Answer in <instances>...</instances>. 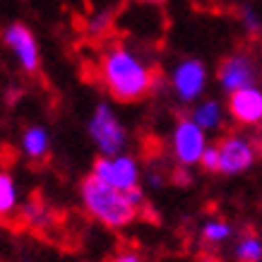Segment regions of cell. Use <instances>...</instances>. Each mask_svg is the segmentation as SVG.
Instances as JSON below:
<instances>
[{"instance_id":"6da1fadb","label":"cell","mask_w":262,"mask_h":262,"mask_svg":"<svg viewBox=\"0 0 262 262\" xmlns=\"http://www.w3.org/2000/svg\"><path fill=\"white\" fill-rule=\"evenodd\" d=\"M96 80L118 103H137L161 84L157 65L127 43H111L96 60Z\"/></svg>"},{"instance_id":"7a4b0ae2","label":"cell","mask_w":262,"mask_h":262,"mask_svg":"<svg viewBox=\"0 0 262 262\" xmlns=\"http://www.w3.org/2000/svg\"><path fill=\"white\" fill-rule=\"evenodd\" d=\"M80 205L89 219L101 224L103 229L120 231L127 229L142 216V209L130 200V195L123 190H116L111 185L99 181L96 176H84L77 188Z\"/></svg>"},{"instance_id":"3957f363","label":"cell","mask_w":262,"mask_h":262,"mask_svg":"<svg viewBox=\"0 0 262 262\" xmlns=\"http://www.w3.org/2000/svg\"><path fill=\"white\" fill-rule=\"evenodd\" d=\"M87 135L99 157H116L130 147V130L108 101H99L92 108L87 120Z\"/></svg>"},{"instance_id":"277c9868","label":"cell","mask_w":262,"mask_h":262,"mask_svg":"<svg viewBox=\"0 0 262 262\" xmlns=\"http://www.w3.org/2000/svg\"><path fill=\"white\" fill-rule=\"evenodd\" d=\"M216 149H219V176L236 178L246 176L257 164L262 142L246 133H229L222 140H216Z\"/></svg>"},{"instance_id":"5b68a950","label":"cell","mask_w":262,"mask_h":262,"mask_svg":"<svg viewBox=\"0 0 262 262\" xmlns=\"http://www.w3.org/2000/svg\"><path fill=\"white\" fill-rule=\"evenodd\" d=\"M166 84L176 101L183 103V106H192L205 96L207 84H209V70L200 58H181L168 70Z\"/></svg>"},{"instance_id":"8992f818","label":"cell","mask_w":262,"mask_h":262,"mask_svg":"<svg viewBox=\"0 0 262 262\" xmlns=\"http://www.w3.org/2000/svg\"><path fill=\"white\" fill-rule=\"evenodd\" d=\"M207 133L195 123V120L183 113L178 116L171 127V140H168V151L171 159L178 164V168H192L202 159V151L207 149Z\"/></svg>"},{"instance_id":"52a82bcc","label":"cell","mask_w":262,"mask_h":262,"mask_svg":"<svg viewBox=\"0 0 262 262\" xmlns=\"http://www.w3.org/2000/svg\"><path fill=\"white\" fill-rule=\"evenodd\" d=\"M214 77L224 94H233L238 89L260 84L262 68L260 60L250 51H233V53H229V56H224L219 60Z\"/></svg>"},{"instance_id":"ba28073f","label":"cell","mask_w":262,"mask_h":262,"mask_svg":"<svg viewBox=\"0 0 262 262\" xmlns=\"http://www.w3.org/2000/svg\"><path fill=\"white\" fill-rule=\"evenodd\" d=\"M92 176L116 190L130 192L137 185H142V164L135 154L123 151L116 157H96L92 164Z\"/></svg>"},{"instance_id":"9c48e42d","label":"cell","mask_w":262,"mask_h":262,"mask_svg":"<svg viewBox=\"0 0 262 262\" xmlns=\"http://www.w3.org/2000/svg\"><path fill=\"white\" fill-rule=\"evenodd\" d=\"M0 39L5 43L12 58L17 60V65L22 68L27 75H36L41 70V46L36 34L22 22H12L8 24L3 32H0Z\"/></svg>"},{"instance_id":"30bf717a","label":"cell","mask_w":262,"mask_h":262,"mask_svg":"<svg viewBox=\"0 0 262 262\" xmlns=\"http://www.w3.org/2000/svg\"><path fill=\"white\" fill-rule=\"evenodd\" d=\"M226 113L238 127L257 130L262 127V87H246L229 94L226 99Z\"/></svg>"},{"instance_id":"8fae6325","label":"cell","mask_w":262,"mask_h":262,"mask_svg":"<svg viewBox=\"0 0 262 262\" xmlns=\"http://www.w3.org/2000/svg\"><path fill=\"white\" fill-rule=\"evenodd\" d=\"M195 123H198L207 135L209 133H219L226 125V103H222L216 96H202L200 101H195L190 106V113H188Z\"/></svg>"},{"instance_id":"7c38bea8","label":"cell","mask_w":262,"mask_h":262,"mask_svg":"<svg viewBox=\"0 0 262 262\" xmlns=\"http://www.w3.org/2000/svg\"><path fill=\"white\" fill-rule=\"evenodd\" d=\"M19 149L22 157L32 164H41L51 157V133L46 125L34 123V125L24 127L22 137H19Z\"/></svg>"},{"instance_id":"4fadbf2b","label":"cell","mask_w":262,"mask_h":262,"mask_svg":"<svg viewBox=\"0 0 262 262\" xmlns=\"http://www.w3.org/2000/svg\"><path fill=\"white\" fill-rule=\"evenodd\" d=\"M17 216H19V222L27 229H32V231H43L56 222L53 207L48 205L41 195H32V198L24 200L22 205H19V209H17Z\"/></svg>"},{"instance_id":"5bb4252c","label":"cell","mask_w":262,"mask_h":262,"mask_svg":"<svg viewBox=\"0 0 262 262\" xmlns=\"http://www.w3.org/2000/svg\"><path fill=\"white\" fill-rule=\"evenodd\" d=\"M236 236V229H233V224L229 219H224V216H207L205 222L200 224V241H202V246L205 248H216L226 246L231 243Z\"/></svg>"},{"instance_id":"9a60e30c","label":"cell","mask_w":262,"mask_h":262,"mask_svg":"<svg viewBox=\"0 0 262 262\" xmlns=\"http://www.w3.org/2000/svg\"><path fill=\"white\" fill-rule=\"evenodd\" d=\"M233 262H262V233L253 226H246L231 246Z\"/></svg>"},{"instance_id":"2e32d148","label":"cell","mask_w":262,"mask_h":262,"mask_svg":"<svg viewBox=\"0 0 262 262\" xmlns=\"http://www.w3.org/2000/svg\"><path fill=\"white\" fill-rule=\"evenodd\" d=\"M19 205H22L19 202V185H17L15 176L0 168V222L15 216Z\"/></svg>"},{"instance_id":"e0dca14e","label":"cell","mask_w":262,"mask_h":262,"mask_svg":"<svg viewBox=\"0 0 262 262\" xmlns=\"http://www.w3.org/2000/svg\"><path fill=\"white\" fill-rule=\"evenodd\" d=\"M236 19H238L241 29L246 32V36H250V39H260L262 36V15L255 5H250V3L238 5L236 8Z\"/></svg>"},{"instance_id":"ac0fdd59","label":"cell","mask_w":262,"mask_h":262,"mask_svg":"<svg viewBox=\"0 0 262 262\" xmlns=\"http://www.w3.org/2000/svg\"><path fill=\"white\" fill-rule=\"evenodd\" d=\"M111 27H113V12L103 10V12H96V15L89 17L87 34L89 36H103V34L111 32Z\"/></svg>"},{"instance_id":"d6986e66","label":"cell","mask_w":262,"mask_h":262,"mask_svg":"<svg viewBox=\"0 0 262 262\" xmlns=\"http://www.w3.org/2000/svg\"><path fill=\"white\" fill-rule=\"evenodd\" d=\"M205 173H219V149H216V142H209L207 149L202 151V159L198 164Z\"/></svg>"},{"instance_id":"ffe728a7","label":"cell","mask_w":262,"mask_h":262,"mask_svg":"<svg viewBox=\"0 0 262 262\" xmlns=\"http://www.w3.org/2000/svg\"><path fill=\"white\" fill-rule=\"evenodd\" d=\"M106 262H144V257L133 248H125V250H118V253L108 257Z\"/></svg>"},{"instance_id":"44dd1931","label":"cell","mask_w":262,"mask_h":262,"mask_svg":"<svg viewBox=\"0 0 262 262\" xmlns=\"http://www.w3.org/2000/svg\"><path fill=\"white\" fill-rule=\"evenodd\" d=\"M135 3H140V5H159L164 0H135Z\"/></svg>"}]
</instances>
